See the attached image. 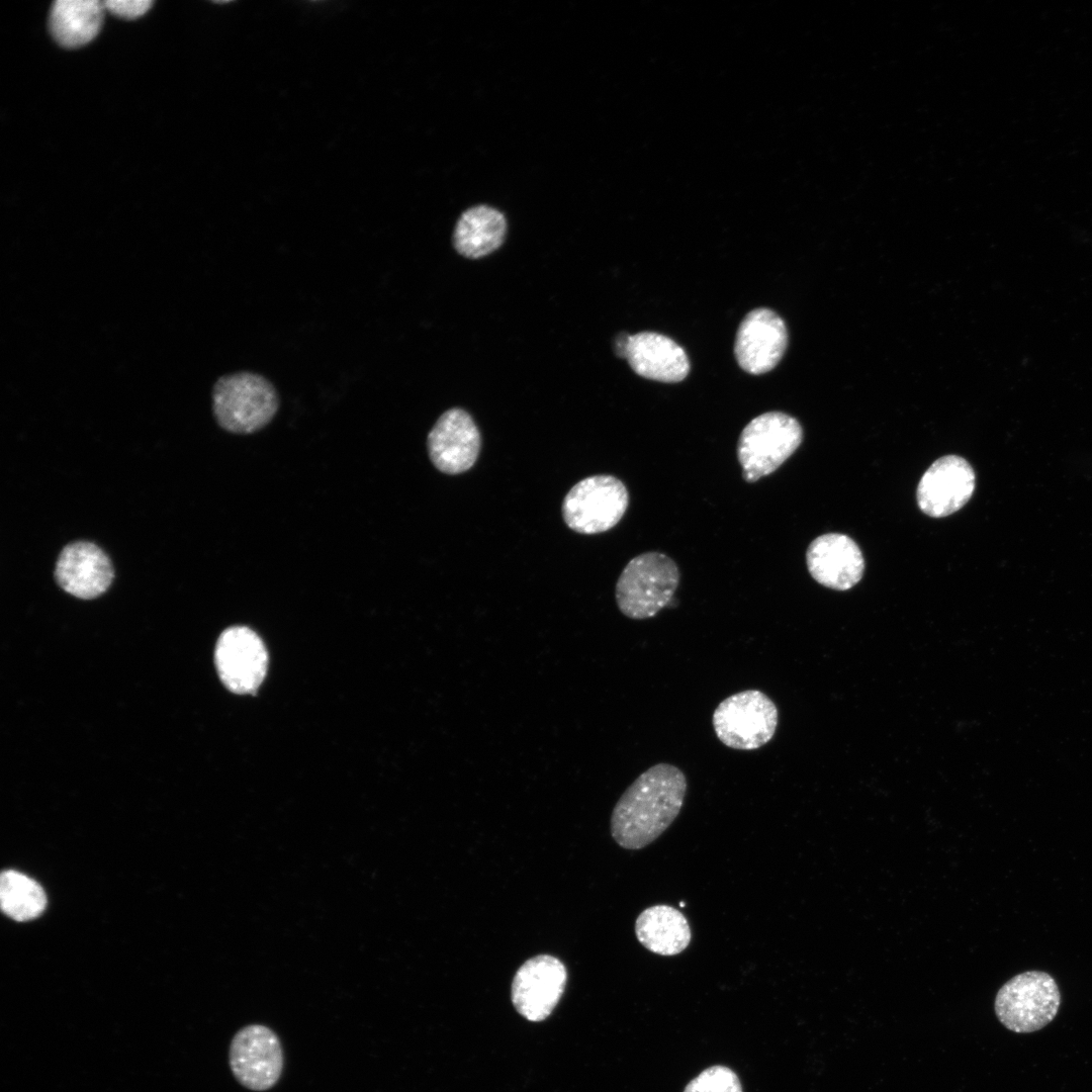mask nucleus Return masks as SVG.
Instances as JSON below:
<instances>
[{
  "label": "nucleus",
  "instance_id": "obj_1",
  "mask_svg": "<svg viewBox=\"0 0 1092 1092\" xmlns=\"http://www.w3.org/2000/svg\"><path fill=\"white\" fill-rule=\"evenodd\" d=\"M688 782L677 766L660 762L643 771L622 794L611 816V834L626 849L657 839L684 805Z\"/></svg>",
  "mask_w": 1092,
  "mask_h": 1092
},
{
  "label": "nucleus",
  "instance_id": "obj_6",
  "mask_svg": "<svg viewBox=\"0 0 1092 1092\" xmlns=\"http://www.w3.org/2000/svg\"><path fill=\"white\" fill-rule=\"evenodd\" d=\"M779 713L774 701L758 690H745L724 699L712 717L714 731L726 746L754 750L775 735Z\"/></svg>",
  "mask_w": 1092,
  "mask_h": 1092
},
{
  "label": "nucleus",
  "instance_id": "obj_20",
  "mask_svg": "<svg viewBox=\"0 0 1092 1092\" xmlns=\"http://www.w3.org/2000/svg\"><path fill=\"white\" fill-rule=\"evenodd\" d=\"M0 901L2 911L16 921L39 916L47 905L42 888L29 877L12 870L1 875Z\"/></svg>",
  "mask_w": 1092,
  "mask_h": 1092
},
{
  "label": "nucleus",
  "instance_id": "obj_12",
  "mask_svg": "<svg viewBox=\"0 0 1092 1092\" xmlns=\"http://www.w3.org/2000/svg\"><path fill=\"white\" fill-rule=\"evenodd\" d=\"M974 489L972 466L963 457L947 455L935 460L922 475L917 486V504L930 517H946L965 506Z\"/></svg>",
  "mask_w": 1092,
  "mask_h": 1092
},
{
  "label": "nucleus",
  "instance_id": "obj_7",
  "mask_svg": "<svg viewBox=\"0 0 1092 1092\" xmlns=\"http://www.w3.org/2000/svg\"><path fill=\"white\" fill-rule=\"evenodd\" d=\"M629 494L613 475L588 476L572 486L562 504L566 525L581 534H598L616 526L625 514Z\"/></svg>",
  "mask_w": 1092,
  "mask_h": 1092
},
{
  "label": "nucleus",
  "instance_id": "obj_19",
  "mask_svg": "<svg viewBox=\"0 0 1092 1092\" xmlns=\"http://www.w3.org/2000/svg\"><path fill=\"white\" fill-rule=\"evenodd\" d=\"M104 9L98 0H58L50 12L51 33L64 48L82 47L98 34Z\"/></svg>",
  "mask_w": 1092,
  "mask_h": 1092
},
{
  "label": "nucleus",
  "instance_id": "obj_17",
  "mask_svg": "<svg viewBox=\"0 0 1092 1092\" xmlns=\"http://www.w3.org/2000/svg\"><path fill=\"white\" fill-rule=\"evenodd\" d=\"M638 941L659 956H675L690 944L692 931L688 919L670 905H653L643 910L635 921Z\"/></svg>",
  "mask_w": 1092,
  "mask_h": 1092
},
{
  "label": "nucleus",
  "instance_id": "obj_16",
  "mask_svg": "<svg viewBox=\"0 0 1092 1092\" xmlns=\"http://www.w3.org/2000/svg\"><path fill=\"white\" fill-rule=\"evenodd\" d=\"M624 358L640 376L656 381H681L690 371L685 350L670 338L652 332L629 336Z\"/></svg>",
  "mask_w": 1092,
  "mask_h": 1092
},
{
  "label": "nucleus",
  "instance_id": "obj_22",
  "mask_svg": "<svg viewBox=\"0 0 1092 1092\" xmlns=\"http://www.w3.org/2000/svg\"><path fill=\"white\" fill-rule=\"evenodd\" d=\"M103 3L105 9L124 19H135L144 15L153 5L150 0H107Z\"/></svg>",
  "mask_w": 1092,
  "mask_h": 1092
},
{
  "label": "nucleus",
  "instance_id": "obj_18",
  "mask_svg": "<svg viewBox=\"0 0 1092 1092\" xmlns=\"http://www.w3.org/2000/svg\"><path fill=\"white\" fill-rule=\"evenodd\" d=\"M507 233L504 214L488 205H476L458 218L453 245L456 251L470 259L486 256L503 244Z\"/></svg>",
  "mask_w": 1092,
  "mask_h": 1092
},
{
  "label": "nucleus",
  "instance_id": "obj_3",
  "mask_svg": "<svg viewBox=\"0 0 1092 1092\" xmlns=\"http://www.w3.org/2000/svg\"><path fill=\"white\" fill-rule=\"evenodd\" d=\"M676 563L660 552H645L623 569L616 584V602L623 615L634 620L654 617L668 606L678 586Z\"/></svg>",
  "mask_w": 1092,
  "mask_h": 1092
},
{
  "label": "nucleus",
  "instance_id": "obj_13",
  "mask_svg": "<svg viewBox=\"0 0 1092 1092\" xmlns=\"http://www.w3.org/2000/svg\"><path fill=\"white\" fill-rule=\"evenodd\" d=\"M479 449V431L470 415L461 408L445 412L428 435L430 459L446 474H459L470 469Z\"/></svg>",
  "mask_w": 1092,
  "mask_h": 1092
},
{
  "label": "nucleus",
  "instance_id": "obj_5",
  "mask_svg": "<svg viewBox=\"0 0 1092 1092\" xmlns=\"http://www.w3.org/2000/svg\"><path fill=\"white\" fill-rule=\"evenodd\" d=\"M1061 1003L1055 979L1041 971H1027L1007 981L997 992L995 1013L1009 1030L1037 1031L1057 1015Z\"/></svg>",
  "mask_w": 1092,
  "mask_h": 1092
},
{
  "label": "nucleus",
  "instance_id": "obj_11",
  "mask_svg": "<svg viewBox=\"0 0 1092 1092\" xmlns=\"http://www.w3.org/2000/svg\"><path fill=\"white\" fill-rule=\"evenodd\" d=\"M788 345L785 322L768 308L748 312L739 325L734 353L739 366L754 375L774 369Z\"/></svg>",
  "mask_w": 1092,
  "mask_h": 1092
},
{
  "label": "nucleus",
  "instance_id": "obj_8",
  "mask_svg": "<svg viewBox=\"0 0 1092 1092\" xmlns=\"http://www.w3.org/2000/svg\"><path fill=\"white\" fill-rule=\"evenodd\" d=\"M229 1058L235 1078L253 1091L272 1088L282 1074L280 1040L264 1025L252 1024L240 1029L232 1039Z\"/></svg>",
  "mask_w": 1092,
  "mask_h": 1092
},
{
  "label": "nucleus",
  "instance_id": "obj_10",
  "mask_svg": "<svg viewBox=\"0 0 1092 1092\" xmlns=\"http://www.w3.org/2000/svg\"><path fill=\"white\" fill-rule=\"evenodd\" d=\"M214 660L218 675L230 691L249 694L263 681L268 655L263 641L253 630L235 626L220 634Z\"/></svg>",
  "mask_w": 1092,
  "mask_h": 1092
},
{
  "label": "nucleus",
  "instance_id": "obj_15",
  "mask_svg": "<svg viewBox=\"0 0 1092 1092\" xmlns=\"http://www.w3.org/2000/svg\"><path fill=\"white\" fill-rule=\"evenodd\" d=\"M807 567L820 584L846 590L862 577L864 560L857 544L839 533L824 534L814 539L806 553Z\"/></svg>",
  "mask_w": 1092,
  "mask_h": 1092
},
{
  "label": "nucleus",
  "instance_id": "obj_14",
  "mask_svg": "<svg viewBox=\"0 0 1092 1092\" xmlns=\"http://www.w3.org/2000/svg\"><path fill=\"white\" fill-rule=\"evenodd\" d=\"M58 584L79 599H94L102 595L113 579V568L107 554L97 545L78 541L61 551L55 568Z\"/></svg>",
  "mask_w": 1092,
  "mask_h": 1092
},
{
  "label": "nucleus",
  "instance_id": "obj_21",
  "mask_svg": "<svg viewBox=\"0 0 1092 1092\" xmlns=\"http://www.w3.org/2000/svg\"><path fill=\"white\" fill-rule=\"evenodd\" d=\"M684 1092H743L737 1074L730 1068L715 1065L692 1079Z\"/></svg>",
  "mask_w": 1092,
  "mask_h": 1092
},
{
  "label": "nucleus",
  "instance_id": "obj_9",
  "mask_svg": "<svg viewBox=\"0 0 1092 1092\" xmlns=\"http://www.w3.org/2000/svg\"><path fill=\"white\" fill-rule=\"evenodd\" d=\"M567 981L563 963L549 954L526 961L516 972L511 997L516 1010L529 1021L546 1019L560 1000Z\"/></svg>",
  "mask_w": 1092,
  "mask_h": 1092
},
{
  "label": "nucleus",
  "instance_id": "obj_2",
  "mask_svg": "<svg viewBox=\"0 0 1092 1092\" xmlns=\"http://www.w3.org/2000/svg\"><path fill=\"white\" fill-rule=\"evenodd\" d=\"M278 407L274 385L260 374L248 371L228 374L213 385V415L228 432L255 433L272 421Z\"/></svg>",
  "mask_w": 1092,
  "mask_h": 1092
},
{
  "label": "nucleus",
  "instance_id": "obj_4",
  "mask_svg": "<svg viewBox=\"0 0 1092 1092\" xmlns=\"http://www.w3.org/2000/svg\"><path fill=\"white\" fill-rule=\"evenodd\" d=\"M803 440L800 423L782 412H768L752 419L737 443V458L743 479L755 482L776 471L798 449Z\"/></svg>",
  "mask_w": 1092,
  "mask_h": 1092
}]
</instances>
